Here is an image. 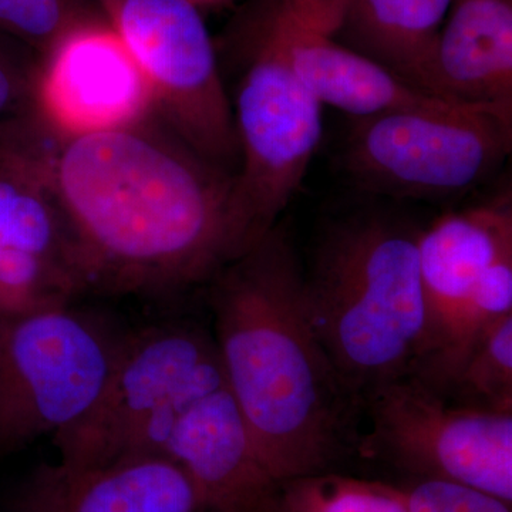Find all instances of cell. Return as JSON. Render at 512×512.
<instances>
[{"mask_svg":"<svg viewBox=\"0 0 512 512\" xmlns=\"http://www.w3.org/2000/svg\"><path fill=\"white\" fill-rule=\"evenodd\" d=\"M52 178L77 296L171 301L255 245L235 211V175L151 119L57 136Z\"/></svg>","mask_w":512,"mask_h":512,"instance_id":"1","label":"cell"},{"mask_svg":"<svg viewBox=\"0 0 512 512\" xmlns=\"http://www.w3.org/2000/svg\"><path fill=\"white\" fill-rule=\"evenodd\" d=\"M225 380L276 481L329 471L353 436L360 400L313 329L305 269L275 225L208 285Z\"/></svg>","mask_w":512,"mask_h":512,"instance_id":"2","label":"cell"},{"mask_svg":"<svg viewBox=\"0 0 512 512\" xmlns=\"http://www.w3.org/2000/svg\"><path fill=\"white\" fill-rule=\"evenodd\" d=\"M419 234L382 214L323 229L305 271L313 329L350 392L412 375L426 340Z\"/></svg>","mask_w":512,"mask_h":512,"instance_id":"3","label":"cell"},{"mask_svg":"<svg viewBox=\"0 0 512 512\" xmlns=\"http://www.w3.org/2000/svg\"><path fill=\"white\" fill-rule=\"evenodd\" d=\"M224 383L214 336L200 326L170 322L124 333L97 402L53 436L59 464L80 470L165 454L183 414Z\"/></svg>","mask_w":512,"mask_h":512,"instance_id":"4","label":"cell"},{"mask_svg":"<svg viewBox=\"0 0 512 512\" xmlns=\"http://www.w3.org/2000/svg\"><path fill=\"white\" fill-rule=\"evenodd\" d=\"M345 164L360 187L437 200L491 177L512 146V110L433 99L353 119Z\"/></svg>","mask_w":512,"mask_h":512,"instance_id":"5","label":"cell"},{"mask_svg":"<svg viewBox=\"0 0 512 512\" xmlns=\"http://www.w3.org/2000/svg\"><path fill=\"white\" fill-rule=\"evenodd\" d=\"M322 107L293 66L271 3L232 107L241 156L232 195L252 241L278 224L301 188L322 138Z\"/></svg>","mask_w":512,"mask_h":512,"instance_id":"6","label":"cell"},{"mask_svg":"<svg viewBox=\"0 0 512 512\" xmlns=\"http://www.w3.org/2000/svg\"><path fill=\"white\" fill-rule=\"evenodd\" d=\"M124 333L70 305L0 319V451L83 419L109 379Z\"/></svg>","mask_w":512,"mask_h":512,"instance_id":"7","label":"cell"},{"mask_svg":"<svg viewBox=\"0 0 512 512\" xmlns=\"http://www.w3.org/2000/svg\"><path fill=\"white\" fill-rule=\"evenodd\" d=\"M146 76L165 126L202 158L239 170L234 111L214 43L190 0H92Z\"/></svg>","mask_w":512,"mask_h":512,"instance_id":"8","label":"cell"},{"mask_svg":"<svg viewBox=\"0 0 512 512\" xmlns=\"http://www.w3.org/2000/svg\"><path fill=\"white\" fill-rule=\"evenodd\" d=\"M360 451L412 478L454 481L512 504V413L451 406L416 375L375 387Z\"/></svg>","mask_w":512,"mask_h":512,"instance_id":"9","label":"cell"},{"mask_svg":"<svg viewBox=\"0 0 512 512\" xmlns=\"http://www.w3.org/2000/svg\"><path fill=\"white\" fill-rule=\"evenodd\" d=\"M33 113L59 137L157 116L146 76L103 15L67 32L37 66Z\"/></svg>","mask_w":512,"mask_h":512,"instance_id":"10","label":"cell"},{"mask_svg":"<svg viewBox=\"0 0 512 512\" xmlns=\"http://www.w3.org/2000/svg\"><path fill=\"white\" fill-rule=\"evenodd\" d=\"M296 72L322 106L352 119L437 99L336 39L342 0H272Z\"/></svg>","mask_w":512,"mask_h":512,"instance_id":"11","label":"cell"},{"mask_svg":"<svg viewBox=\"0 0 512 512\" xmlns=\"http://www.w3.org/2000/svg\"><path fill=\"white\" fill-rule=\"evenodd\" d=\"M508 252H512L510 194L467 210L448 212L420 231L426 340L414 372L443 346L474 286Z\"/></svg>","mask_w":512,"mask_h":512,"instance_id":"12","label":"cell"},{"mask_svg":"<svg viewBox=\"0 0 512 512\" xmlns=\"http://www.w3.org/2000/svg\"><path fill=\"white\" fill-rule=\"evenodd\" d=\"M164 453L190 474L204 512H258L276 483L252 443L227 383L192 404Z\"/></svg>","mask_w":512,"mask_h":512,"instance_id":"13","label":"cell"},{"mask_svg":"<svg viewBox=\"0 0 512 512\" xmlns=\"http://www.w3.org/2000/svg\"><path fill=\"white\" fill-rule=\"evenodd\" d=\"M19 512H204L197 485L167 454L72 470L43 466L19 498Z\"/></svg>","mask_w":512,"mask_h":512,"instance_id":"14","label":"cell"},{"mask_svg":"<svg viewBox=\"0 0 512 512\" xmlns=\"http://www.w3.org/2000/svg\"><path fill=\"white\" fill-rule=\"evenodd\" d=\"M57 134L33 111L0 120V247L28 252L66 279V235L52 178Z\"/></svg>","mask_w":512,"mask_h":512,"instance_id":"15","label":"cell"},{"mask_svg":"<svg viewBox=\"0 0 512 512\" xmlns=\"http://www.w3.org/2000/svg\"><path fill=\"white\" fill-rule=\"evenodd\" d=\"M431 94L512 110V0H453L431 57Z\"/></svg>","mask_w":512,"mask_h":512,"instance_id":"16","label":"cell"},{"mask_svg":"<svg viewBox=\"0 0 512 512\" xmlns=\"http://www.w3.org/2000/svg\"><path fill=\"white\" fill-rule=\"evenodd\" d=\"M451 5L453 0H343L336 39L433 96L431 57Z\"/></svg>","mask_w":512,"mask_h":512,"instance_id":"17","label":"cell"},{"mask_svg":"<svg viewBox=\"0 0 512 512\" xmlns=\"http://www.w3.org/2000/svg\"><path fill=\"white\" fill-rule=\"evenodd\" d=\"M258 512H406L399 485L319 471L276 481Z\"/></svg>","mask_w":512,"mask_h":512,"instance_id":"18","label":"cell"},{"mask_svg":"<svg viewBox=\"0 0 512 512\" xmlns=\"http://www.w3.org/2000/svg\"><path fill=\"white\" fill-rule=\"evenodd\" d=\"M450 392L463 396L464 406L512 413V313L485 330Z\"/></svg>","mask_w":512,"mask_h":512,"instance_id":"19","label":"cell"},{"mask_svg":"<svg viewBox=\"0 0 512 512\" xmlns=\"http://www.w3.org/2000/svg\"><path fill=\"white\" fill-rule=\"evenodd\" d=\"M100 15L92 0H0V33L45 56L67 32Z\"/></svg>","mask_w":512,"mask_h":512,"instance_id":"20","label":"cell"},{"mask_svg":"<svg viewBox=\"0 0 512 512\" xmlns=\"http://www.w3.org/2000/svg\"><path fill=\"white\" fill-rule=\"evenodd\" d=\"M399 487L406 512H512L507 501L454 481L412 478Z\"/></svg>","mask_w":512,"mask_h":512,"instance_id":"21","label":"cell"},{"mask_svg":"<svg viewBox=\"0 0 512 512\" xmlns=\"http://www.w3.org/2000/svg\"><path fill=\"white\" fill-rule=\"evenodd\" d=\"M36 72L0 43V120L33 111Z\"/></svg>","mask_w":512,"mask_h":512,"instance_id":"22","label":"cell"},{"mask_svg":"<svg viewBox=\"0 0 512 512\" xmlns=\"http://www.w3.org/2000/svg\"><path fill=\"white\" fill-rule=\"evenodd\" d=\"M191 3H194L198 9L207 8V6H217L222 5V3L228 2V0H190Z\"/></svg>","mask_w":512,"mask_h":512,"instance_id":"23","label":"cell"}]
</instances>
